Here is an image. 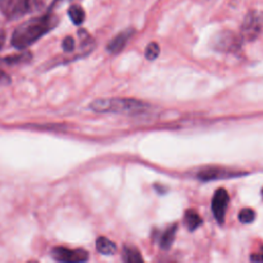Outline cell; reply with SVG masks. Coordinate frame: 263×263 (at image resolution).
I'll use <instances>...</instances> for the list:
<instances>
[{"label": "cell", "mask_w": 263, "mask_h": 263, "mask_svg": "<svg viewBox=\"0 0 263 263\" xmlns=\"http://www.w3.org/2000/svg\"><path fill=\"white\" fill-rule=\"evenodd\" d=\"M50 256L58 262L77 263L88 260V253L84 249H69L66 247H54L50 251Z\"/></svg>", "instance_id": "4"}, {"label": "cell", "mask_w": 263, "mask_h": 263, "mask_svg": "<svg viewBox=\"0 0 263 263\" xmlns=\"http://www.w3.org/2000/svg\"><path fill=\"white\" fill-rule=\"evenodd\" d=\"M58 23V17L51 13L30 18L15 28L11 36V44L17 49H25L54 29Z\"/></svg>", "instance_id": "1"}, {"label": "cell", "mask_w": 263, "mask_h": 263, "mask_svg": "<svg viewBox=\"0 0 263 263\" xmlns=\"http://www.w3.org/2000/svg\"><path fill=\"white\" fill-rule=\"evenodd\" d=\"M122 259L125 262H143V258L140 254V252L138 251L137 248L135 247H130V246H125L123 248V252H122Z\"/></svg>", "instance_id": "15"}, {"label": "cell", "mask_w": 263, "mask_h": 263, "mask_svg": "<svg viewBox=\"0 0 263 263\" xmlns=\"http://www.w3.org/2000/svg\"><path fill=\"white\" fill-rule=\"evenodd\" d=\"M4 39H5L4 34H3V33H0V49H1L2 45H3V43H4Z\"/></svg>", "instance_id": "22"}, {"label": "cell", "mask_w": 263, "mask_h": 263, "mask_svg": "<svg viewBox=\"0 0 263 263\" xmlns=\"http://www.w3.org/2000/svg\"><path fill=\"white\" fill-rule=\"evenodd\" d=\"M250 259L252 261H263V253H261V254H253V255H251Z\"/></svg>", "instance_id": "21"}, {"label": "cell", "mask_w": 263, "mask_h": 263, "mask_svg": "<svg viewBox=\"0 0 263 263\" xmlns=\"http://www.w3.org/2000/svg\"><path fill=\"white\" fill-rule=\"evenodd\" d=\"M0 9L7 18H18L30 12L29 0H0Z\"/></svg>", "instance_id": "5"}, {"label": "cell", "mask_w": 263, "mask_h": 263, "mask_svg": "<svg viewBox=\"0 0 263 263\" xmlns=\"http://www.w3.org/2000/svg\"><path fill=\"white\" fill-rule=\"evenodd\" d=\"M68 15L74 25H81L85 18V12L80 5L73 4L68 9Z\"/></svg>", "instance_id": "14"}, {"label": "cell", "mask_w": 263, "mask_h": 263, "mask_svg": "<svg viewBox=\"0 0 263 263\" xmlns=\"http://www.w3.org/2000/svg\"><path fill=\"white\" fill-rule=\"evenodd\" d=\"M32 55L30 52H23L20 54H13V55H9L3 59V62H5L6 64L9 65H16V64H21V63H26L29 60H31Z\"/></svg>", "instance_id": "16"}, {"label": "cell", "mask_w": 263, "mask_h": 263, "mask_svg": "<svg viewBox=\"0 0 263 263\" xmlns=\"http://www.w3.org/2000/svg\"><path fill=\"white\" fill-rule=\"evenodd\" d=\"M9 81H10L9 76L5 72L0 70V83H9Z\"/></svg>", "instance_id": "20"}, {"label": "cell", "mask_w": 263, "mask_h": 263, "mask_svg": "<svg viewBox=\"0 0 263 263\" xmlns=\"http://www.w3.org/2000/svg\"><path fill=\"white\" fill-rule=\"evenodd\" d=\"M96 248L98 252L103 255H113L117 250L116 245L105 236H100L97 238Z\"/></svg>", "instance_id": "10"}, {"label": "cell", "mask_w": 263, "mask_h": 263, "mask_svg": "<svg viewBox=\"0 0 263 263\" xmlns=\"http://www.w3.org/2000/svg\"><path fill=\"white\" fill-rule=\"evenodd\" d=\"M213 45L219 51H234L239 48L240 38L230 31L220 32L214 38Z\"/></svg>", "instance_id": "6"}, {"label": "cell", "mask_w": 263, "mask_h": 263, "mask_svg": "<svg viewBox=\"0 0 263 263\" xmlns=\"http://www.w3.org/2000/svg\"><path fill=\"white\" fill-rule=\"evenodd\" d=\"M89 107L98 113H122L127 115L140 114L147 109L145 103L130 98L98 99L91 102Z\"/></svg>", "instance_id": "2"}, {"label": "cell", "mask_w": 263, "mask_h": 263, "mask_svg": "<svg viewBox=\"0 0 263 263\" xmlns=\"http://www.w3.org/2000/svg\"><path fill=\"white\" fill-rule=\"evenodd\" d=\"M238 219L243 224L252 223L255 219V212L252 209H249V208L242 209L238 214Z\"/></svg>", "instance_id": "18"}, {"label": "cell", "mask_w": 263, "mask_h": 263, "mask_svg": "<svg viewBox=\"0 0 263 263\" xmlns=\"http://www.w3.org/2000/svg\"><path fill=\"white\" fill-rule=\"evenodd\" d=\"M177 224L171 225L161 235L159 239V246L162 250H168L171 246L173 245L176 236V231H177Z\"/></svg>", "instance_id": "13"}, {"label": "cell", "mask_w": 263, "mask_h": 263, "mask_svg": "<svg viewBox=\"0 0 263 263\" xmlns=\"http://www.w3.org/2000/svg\"><path fill=\"white\" fill-rule=\"evenodd\" d=\"M59 0H29L30 12H48Z\"/></svg>", "instance_id": "11"}, {"label": "cell", "mask_w": 263, "mask_h": 263, "mask_svg": "<svg viewBox=\"0 0 263 263\" xmlns=\"http://www.w3.org/2000/svg\"><path fill=\"white\" fill-rule=\"evenodd\" d=\"M74 45H75V42H74L73 37H71V36L65 37L64 40H63V42H62V47H63V49H64L66 52H71V51H73Z\"/></svg>", "instance_id": "19"}, {"label": "cell", "mask_w": 263, "mask_h": 263, "mask_svg": "<svg viewBox=\"0 0 263 263\" xmlns=\"http://www.w3.org/2000/svg\"><path fill=\"white\" fill-rule=\"evenodd\" d=\"M160 52V48L156 42H150L145 49V57L149 61L155 60Z\"/></svg>", "instance_id": "17"}, {"label": "cell", "mask_w": 263, "mask_h": 263, "mask_svg": "<svg viewBox=\"0 0 263 263\" xmlns=\"http://www.w3.org/2000/svg\"><path fill=\"white\" fill-rule=\"evenodd\" d=\"M262 195H263V190H262Z\"/></svg>", "instance_id": "23"}, {"label": "cell", "mask_w": 263, "mask_h": 263, "mask_svg": "<svg viewBox=\"0 0 263 263\" xmlns=\"http://www.w3.org/2000/svg\"><path fill=\"white\" fill-rule=\"evenodd\" d=\"M229 202L228 192L224 188H219L216 190L212 198V212L219 224H223L225 220V214Z\"/></svg>", "instance_id": "7"}, {"label": "cell", "mask_w": 263, "mask_h": 263, "mask_svg": "<svg viewBox=\"0 0 263 263\" xmlns=\"http://www.w3.org/2000/svg\"><path fill=\"white\" fill-rule=\"evenodd\" d=\"M241 173L236 174V172L228 171L225 168H220V167H208L205 170L200 171L197 174V178L201 181H213L217 179H227V178H232V177H237L240 176Z\"/></svg>", "instance_id": "8"}, {"label": "cell", "mask_w": 263, "mask_h": 263, "mask_svg": "<svg viewBox=\"0 0 263 263\" xmlns=\"http://www.w3.org/2000/svg\"><path fill=\"white\" fill-rule=\"evenodd\" d=\"M133 34H134V30L132 29H127L120 32L112 40H110V42L107 45V50L113 54L120 52L126 45L129 38L133 36Z\"/></svg>", "instance_id": "9"}, {"label": "cell", "mask_w": 263, "mask_h": 263, "mask_svg": "<svg viewBox=\"0 0 263 263\" xmlns=\"http://www.w3.org/2000/svg\"><path fill=\"white\" fill-rule=\"evenodd\" d=\"M184 223L190 231H193L202 224V219L199 217L196 211L190 209L187 210L184 214Z\"/></svg>", "instance_id": "12"}, {"label": "cell", "mask_w": 263, "mask_h": 263, "mask_svg": "<svg viewBox=\"0 0 263 263\" xmlns=\"http://www.w3.org/2000/svg\"><path fill=\"white\" fill-rule=\"evenodd\" d=\"M263 27V13L259 11H250L242 21L240 37L245 40L252 41L261 32Z\"/></svg>", "instance_id": "3"}]
</instances>
